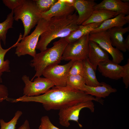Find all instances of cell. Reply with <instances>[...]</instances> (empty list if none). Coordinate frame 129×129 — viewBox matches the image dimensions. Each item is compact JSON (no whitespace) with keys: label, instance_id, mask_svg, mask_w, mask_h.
I'll use <instances>...</instances> for the list:
<instances>
[{"label":"cell","instance_id":"23","mask_svg":"<svg viewBox=\"0 0 129 129\" xmlns=\"http://www.w3.org/2000/svg\"><path fill=\"white\" fill-rule=\"evenodd\" d=\"M14 20V11L12 10L7 15L5 20L3 22H0V38L5 45L6 43V34L8 30L13 28Z\"/></svg>","mask_w":129,"mask_h":129},{"label":"cell","instance_id":"14","mask_svg":"<svg viewBox=\"0 0 129 129\" xmlns=\"http://www.w3.org/2000/svg\"><path fill=\"white\" fill-rule=\"evenodd\" d=\"M88 59L96 71L99 63L109 59L108 53L95 42L89 40Z\"/></svg>","mask_w":129,"mask_h":129},{"label":"cell","instance_id":"18","mask_svg":"<svg viewBox=\"0 0 129 129\" xmlns=\"http://www.w3.org/2000/svg\"><path fill=\"white\" fill-rule=\"evenodd\" d=\"M129 22V15H125L122 14H120L115 17L104 21L90 33L107 31L115 27H123Z\"/></svg>","mask_w":129,"mask_h":129},{"label":"cell","instance_id":"17","mask_svg":"<svg viewBox=\"0 0 129 129\" xmlns=\"http://www.w3.org/2000/svg\"><path fill=\"white\" fill-rule=\"evenodd\" d=\"M101 85L96 86H91L84 85L81 90L86 94L94 96L96 98H105L112 93L115 92L117 90L113 88L111 86L104 82H101Z\"/></svg>","mask_w":129,"mask_h":129},{"label":"cell","instance_id":"31","mask_svg":"<svg viewBox=\"0 0 129 129\" xmlns=\"http://www.w3.org/2000/svg\"><path fill=\"white\" fill-rule=\"evenodd\" d=\"M9 91L7 87L0 82V102L8 98Z\"/></svg>","mask_w":129,"mask_h":129},{"label":"cell","instance_id":"2","mask_svg":"<svg viewBox=\"0 0 129 129\" xmlns=\"http://www.w3.org/2000/svg\"><path fill=\"white\" fill-rule=\"evenodd\" d=\"M78 15L76 12L70 15L53 17L49 20L47 29L41 35L36 47L40 52L46 50L53 40L58 38H65L78 29Z\"/></svg>","mask_w":129,"mask_h":129},{"label":"cell","instance_id":"12","mask_svg":"<svg viewBox=\"0 0 129 129\" xmlns=\"http://www.w3.org/2000/svg\"><path fill=\"white\" fill-rule=\"evenodd\" d=\"M97 4L94 0H74L73 5L78 13V25H81L90 17Z\"/></svg>","mask_w":129,"mask_h":129},{"label":"cell","instance_id":"21","mask_svg":"<svg viewBox=\"0 0 129 129\" xmlns=\"http://www.w3.org/2000/svg\"><path fill=\"white\" fill-rule=\"evenodd\" d=\"M101 23H92L85 26L81 25L78 29L65 38L68 43L74 42L83 36L89 33L93 29L98 27Z\"/></svg>","mask_w":129,"mask_h":129},{"label":"cell","instance_id":"8","mask_svg":"<svg viewBox=\"0 0 129 129\" xmlns=\"http://www.w3.org/2000/svg\"><path fill=\"white\" fill-rule=\"evenodd\" d=\"M22 80L25 84L23 89L24 95L27 97L38 96L43 94L55 86L54 83L45 77H37L32 81L29 76L23 75Z\"/></svg>","mask_w":129,"mask_h":129},{"label":"cell","instance_id":"28","mask_svg":"<svg viewBox=\"0 0 129 129\" xmlns=\"http://www.w3.org/2000/svg\"><path fill=\"white\" fill-rule=\"evenodd\" d=\"M124 68L122 73L121 78L125 85L126 88H128L129 86V59H128L126 64L123 66Z\"/></svg>","mask_w":129,"mask_h":129},{"label":"cell","instance_id":"30","mask_svg":"<svg viewBox=\"0 0 129 129\" xmlns=\"http://www.w3.org/2000/svg\"><path fill=\"white\" fill-rule=\"evenodd\" d=\"M24 0H3L5 5L9 9L14 10L23 3Z\"/></svg>","mask_w":129,"mask_h":129},{"label":"cell","instance_id":"7","mask_svg":"<svg viewBox=\"0 0 129 129\" xmlns=\"http://www.w3.org/2000/svg\"><path fill=\"white\" fill-rule=\"evenodd\" d=\"M84 108H87L91 112H94V105L92 101L79 102L60 110L58 114L60 124L68 127L70 125L69 121H73L76 122L80 128L82 127V126L79 123L78 120L80 112Z\"/></svg>","mask_w":129,"mask_h":129},{"label":"cell","instance_id":"4","mask_svg":"<svg viewBox=\"0 0 129 129\" xmlns=\"http://www.w3.org/2000/svg\"><path fill=\"white\" fill-rule=\"evenodd\" d=\"M14 20L22 21L24 27L23 38L28 35L31 29L37 25L42 18L34 0H24L22 4L14 10Z\"/></svg>","mask_w":129,"mask_h":129},{"label":"cell","instance_id":"29","mask_svg":"<svg viewBox=\"0 0 129 129\" xmlns=\"http://www.w3.org/2000/svg\"><path fill=\"white\" fill-rule=\"evenodd\" d=\"M40 121V125L44 129H60L53 125L47 116H42Z\"/></svg>","mask_w":129,"mask_h":129},{"label":"cell","instance_id":"27","mask_svg":"<svg viewBox=\"0 0 129 129\" xmlns=\"http://www.w3.org/2000/svg\"><path fill=\"white\" fill-rule=\"evenodd\" d=\"M84 69V65L82 60L75 61L70 70L69 75H79L83 76Z\"/></svg>","mask_w":129,"mask_h":129},{"label":"cell","instance_id":"19","mask_svg":"<svg viewBox=\"0 0 129 129\" xmlns=\"http://www.w3.org/2000/svg\"><path fill=\"white\" fill-rule=\"evenodd\" d=\"M119 14L105 9H95L90 17L81 25L85 26L92 23H102L106 20L115 17Z\"/></svg>","mask_w":129,"mask_h":129},{"label":"cell","instance_id":"13","mask_svg":"<svg viewBox=\"0 0 129 129\" xmlns=\"http://www.w3.org/2000/svg\"><path fill=\"white\" fill-rule=\"evenodd\" d=\"M97 66L99 71L106 77L115 80L121 78L123 66L116 64L109 59L100 62Z\"/></svg>","mask_w":129,"mask_h":129},{"label":"cell","instance_id":"3","mask_svg":"<svg viewBox=\"0 0 129 129\" xmlns=\"http://www.w3.org/2000/svg\"><path fill=\"white\" fill-rule=\"evenodd\" d=\"M68 43L65 38H61L54 42L52 47L36 54L30 64L36 72L31 81H32L35 77H40L48 67L60 62L64 50Z\"/></svg>","mask_w":129,"mask_h":129},{"label":"cell","instance_id":"10","mask_svg":"<svg viewBox=\"0 0 129 129\" xmlns=\"http://www.w3.org/2000/svg\"><path fill=\"white\" fill-rule=\"evenodd\" d=\"M89 40L97 43L109 53L112 58V61L114 63L118 64L124 60V58L123 53L112 46L107 31L90 33Z\"/></svg>","mask_w":129,"mask_h":129},{"label":"cell","instance_id":"6","mask_svg":"<svg viewBox=\"0 0 129 129\" xmlns=\"http://www.w3.org/2000/svg\"><path fill=\"white\" fill-rule=\"evenodd\" d=\"M89 34L77 40L68 43L64 50L61 60H83L88 58L89 51Z\"/></svg>","mask_w":129,"mask_h":129},{"label":"cell","instance_id":"33","mask_svg":"<svg viewBox=\"0 0 129 129\" xmlns=\"http://www.w3.org/2000/svg\"><path fill=\"white\" fill-rule=\"evenodd\" d=\"M124 43L126 48L127 50H129V35H128L125 39Z\"/></svg>","mask_w":129,"mask_h":129},{"label":"cell","instance_id":"22","mask_svg":"<svg viewBox=\"0 0 129 129\" xmlns=\"http://www.w3.org/2000/svg\"><path fill=\"white\" fill-rule=\"evenodd\" d=\"M22 35L21 33L20 34L18 39L16 42L9 48L4 49L1 46V39L0 38V82H2V76L3 72H9L10 70V61L8 59L5 60V56L7 53L12 48L16 47L17 43L22 39Z\"/></svg>","mask_w":129,"mask_h":129},{"label":"cell","instance_id":"20","mask_svg":"<svg viewBox=\"0 0 129 129\" xmlns=\"http://www.w3.org/2000/svg\"><path fill=\"white\" fill-rule=\"evenodd\" d=\"M84 67L83 77L85 84L91 86H96L101 85L97 80L95 70L89 62L88 58L83 60Z\"/></svg>","mask_w":129,"mask_h":129},{"label":"cell","instance_id":"1","mask_svg":"<svg viewBox=\"0 0 129 129\" xmlns=\"http://www.w3.org/2000/svg\"><path fill=\"white\" fill-rule=\"evenodd\" d=\"M90 100L94 101L101 104L103 102L101 98L94 97L81 90L54 86L42 95L33 97L23 95L13 99L12 102H38L42 103L44 109L48 111L59 110L79 102Z\"/></svg>","mask_w":129,"mask_h":129},{"label":"cell","instance_id":"16","mask_svg":"<svg viewBox=\"0 0 129 129\" xmlns=\"http://www.w3.org/2000/svg\"><path fill=\"white\" fill-rule=\"evenodd\" d=\"M110 38L112 46L115 47L120 51L126 52L127 50L126 48L125 39L123 35L129 31V27H115L107 30Z\"/></svg>","mask_w":129,"mask_h":129},{"label":"cell","instance_id":"34","mask_svg":"<svg viewBox=\"0 0 129 129\" xmlns=\"http://www.w3.org/2000/svg\"><path fill=\"white\" fill-rule=\"evenodd\" d=\"M38 129H44V128H43L42 126H41L40 125L39 126V127H38Z\"/></svg>","mask_w":129,"mask_h":129},{"label":"cell","instance_id":"5","mask_svg":"<svg viewBox=\"0 0 129 129\" xmlns=\"http://www.w3.org/2000/svg\"><path fill=\"white\" fill-rule=\"evenodd\" d=\"M49 20L41 18L34 31L29 35L22 38L16 46L15 53L19 57L29 55L33 57L37 54V45L41 35L48 28Z\"/></svg>","mask_w":129,"mask_h":129},{"label":"cell","instance_id":"25","mask_svg":"<svg viewBox=\"0 0 129 129\" xmlns=\"http://www.w3.org/2000/svg\"><path fill=\"white\" fill-rule=\"evenodd\" d=\"M22 114V111L17 110L13 118L9 122H6L3 119H0V129H15L17 121Z\"/></svg>","mask_w":129,"mask_h":129},{"label":"cell","instance_id":"15","mask_svg":"<svg viewBox=\"0 0 129 129\" xmlns=\"http://www.w3.org/2000/svg\"><path fill=\"white\" fill-rule=\"evenodd\" d=\"M95 9H104L122 14H129V2L121 0H103L95 6Z\"/></svg>","mask_w":129,"mask_h":129},{"label":"cell","instance_id":"9","mask_svg":"<svg viewBox=\"0 0 129 129\" xmlns=\"http://www.w3.org/2000/svg\"><path fill=\"white\" fill-rule=\"evenodd\" d=\"M74 61H70L62 65L56 64L50 65L44 70L42 75L53 82L55 86L65 87L70 70Z\"/></svg>","mask_w":129,"mask_h":129},{"label":"cell","instance_id":"26","mask_svg":"<svg viewBox=\"0 0 129 129\" xmlns=\"http://www.w3.org/2000/svg\"><path fill=\"white\" fill-rule=\"evenodd\" d=\"M39 12L42 13L48 11L58 0H34Z\"/></svg>","mask_w":129,"mask_h":129},{"label":"cell","instance_id":"32","mask_svg":"<svg viewBox=\"0 0 129 129\" xmlns=\"http://www.w3.org/2000/svg\"><path fill=\"white\" fill-rule=\"evenodd\" d=\"M18 129H31L28 120H26L23 124Z\"/></svg>","mask_w":129,"mask_h":129},{"label":"cell","instance_id":"11","mask_svg":"<svg viewBox=\"0 0 129 129\" xmlns=\"http://www.w3.org/2000/svg\"><path fill=\"white\" fill-rule=\"evenodd\" d=\"M75 9L69 0H58L48 11L41 13V17L47 21L54 17H60L72 14Z\"/></svg>","mask_w":129,"mask_h":129},{"label":"cell","instance_id":"24","mask_svg":"<svg viewBox=\"0 0 129 129\" xmlns=\"http://www.w3.org/2000/svg\"><path fill=\"white\" fill-rule=\"evenodd\" d=\"M85 84V82L83 76L79 75H69L67 79L65 87L71 89L81 90Z\"/></svg>","mask_w":129,"mask_h":129}]
</instances>
